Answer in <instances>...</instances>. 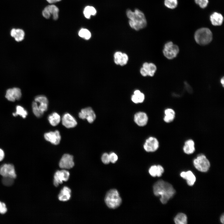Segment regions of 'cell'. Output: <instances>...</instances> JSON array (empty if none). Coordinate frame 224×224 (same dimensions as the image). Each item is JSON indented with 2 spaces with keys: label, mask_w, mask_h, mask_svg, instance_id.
I'll return each instance as SVG.
<instances>
[{
  "label": "cell",
  "mask_w": 224,
  "mask_h": 224,
  "mask_svg": "<svg viewBox=\"0 0 224 224\" xmlns=\"http://www.w3.org/2000/svg\"><path fill=\"white\" fill-rule=\"evenodd\" d=\"M153 192L155 196L161 195L160 201L164 204L166 203L175 193L171 184L161 180H158L154 184Z\"/></svg>",
  "instance_id": "6da1fadb"
},
{
  "label": "cell",
  "mask_w": 224,
  "mask_h": 224,
  "mask_svg": "<svg viewBox=\"0 0 224 224\" xmlns=\"http://www.w3.org/2000/svg\"><path fill=\"white\" fill-rule=\"evenodd\" d=\"M126 15L129 19V25L132 29L138 30L146 26L147 21L145 15L139 9H136L134 11L128 10Z\"/></svg>",
  "instance_id": "7a4b0ae2"
},
{
  "label": "cell",
  "mask_w": 224,
  "mask_h": 224,
  "mask_svg": "<svg viewBox=\"0 0 224 224\" xmlns=\"http://www.w3.org/2000/svg\"><path fill=\"white\" fill-rule=\"evenodd\" d=\"M48 101L47 98L43 95L35 97V101L32 102V108L35 115L37 117H41L44 112L48 109Z\"/></svg>",
  "instance_id": "3957f363"
},
{
  "label": "cell",
  "mask_w": 224,
  "mask_h": 224,
  "mask_svg": "<svg viewBox=\"0 0 224 224\" xmlns=\"http://www.w3.org/2000/svg\"><path fill=\"white\" fill-rule=\"evenodd\" d=\"M105 201L107 207L110 208L115 209L121 204L122 200L119 193L115 189H111L106 193Z\"/></svg>",
  "instance_id": "277c9868"
},
{
  "label": "cell",
  "mask_w": 224,
  "mask_h": 224,
  "mask_svg": "<svg viewBox=\"0 0 224 224\" xmlns=\"http://www.w3.org/2000/svg\"><path fill=\"white\" fill-rule=\"evenodd\" d=\"M194 37L197 43L204 45L208 44L211 41L212 34L209 29L202 28L198 29L195 32Z\"/></svg>",
  "instance_id": "5b68a950"
},
{
  "label": "cell",
  "mask_w": 224,
  "mask_h": 224,
  "mask_svg": "<svg viewBox=\"0 0 224 224\" xmlns=\"http://www.w3.org/2000/svg\"><path fill=\"white\" fill-rule=\"evenodd\" d=\"M195 167L202 172L207 171L210 166V162L206 156L203 154H199L193 161Z\"/></svg>",
  "instance_id": "8992f818"
},
{
  "label": "cell",
  "mask_w": 224,
  "mask_h": 224,
  "mask_svg": "<svg viewBox=\"0 0 224 224\" xmlns=\"http://www.w3.org/2000/svg\"><path fill=\"white\" fill-rule=\"evenodd\" d=\"M179 49L178 46L170 41L166 43L164 45L163 53L164 56L169 59H171L176 57L179 53Z\"/></svg>",
  "instance_id": "52a82bcc"
},
{
  "label": "cell",
  "mask_w": 224,
  "mask_h": 224,
  "mask_svg": "<svg viewBox=\"0 0 224 224\" xmlns=\"http://www.w3.org/2000/svg\"><path fill=\"white\" fill-rule=\"evenodd\" d=\"M69 176L70 173L66 169H63L60 170H57L55 173L54 176V185L57 187L59 184L62 183L63 181H68Z\"/></svg>",
  "instance_id": "ba28073f"
},
{
  "label": "cell",
  "mask_w": 224,
  "mask_h": 224,
  "mask_svg": "<svg viewBox=\"0 0 224 224\" xmlns=\"http://www.w3.org/2000/svg\"><path fill=\"white\" fill-rule=\"evenodd\" d=\"M79 118L86 119L90 123H93L96 118V115L91 107H88L82 109L78 114Z\"/></svg>",
  "instance_id": "9c48e42d"
},
{
  "label": "cell",
  "mask_w": 224,
  "mask_h": 224,
  "mask_svg": "<svg viewBox=\"0 0 224 224\" xmlns=\"http://www.w3.org/2000/svg\"><path fill=\"white\" fill-rule=\"evenodd\" d=\"M159 147V143L156 138L151 137L146 139L143 148L147 152H153L156 151Z\"/></svg>",
  "instance_id": "30bf717a"
},
{
  "label": "cell",
  "mask_w": 224,
  "mask_h": 224,
  "mask_svg": "<svg viewBox=\"0 0 224 224\" xmlns=\"http://www.w3.org/2000/svg\"><path fill=\"white\" fill-rule=\"evenodd\" d=\"M59 165V167L62 169L72 168L74 165L73 156L68 154H64L60 161Z\"/></svg>",
  "instance_id": "8fae6325"
},
{
  "label": "cell",
  "mask_w": 224,
  "mask_h": 224,
  "mask_svg": "<svg viewBox=\"0 0 224 224\" xmlns=\"http://www.w3.org/2000/svg\"><path fill=\"white\" fill-rule=\"evenodd\" d=\"M0 174L3 177L15 179L16 177L14 167L11 164H4L0 167Z\"/></svg>",
  "instance_id": "7c38bea8"
},
{
  "label": "cell",
  "mask_w": 224,
  "mask_h": 224,
  "mask_svg": "<svg viewBox=\"0 0 224 224\" xmlns=\"http://www.w3.org/2000/svg\"><path fill=\"white\" fill-rule=\"evenodd\" d=\"M58 12L59 9L56 6L49 5L44 8L42 11V15L46 19L49 18L51 15H53V19L56 20L58 18Z\"/></svg>",
  "instance_id": "4fadbf2b"
},
{
  "label": "cell",
  "mask_w": 224,
  "mask_h": 224,
  "mask_svg": "<svg viewBox=\"0 0 224 224\" xmlns=\"http://www.w3.org/2000/svg\"><path fill=\"white\" fill-rule=\"evenodd\" d=\"M44 137L46 141L55 145L58 144L61 139L59 132L58 130L46 133H44Z\"/></svg>",
  "instance_id": "5bb4252c"
},
{
  "label": "cell",
  "mask_w": 224,
  "mask_h": 224,
  "mask_svg": "<svg viewBox=\"0 0 224 224\" xmlns=\"http://www.w3.org/2000/svg\"><path fill=\"white\" fill-rule=\"evenodd\" d=\"M21 96V89L17 87H14L7 89L6 92V98L11 101H14L16 100H19Z\"/></svg>",
  "instance_id": "9a60e30c"
},
{
  "label": "cell",
  "mask_w": 224,
  "mask_h": 224,
  "mask_svg": "<svg viewBox=\"0 0 224 224\" xmlns=\"http://www.w3.org/2000/svg\"><path fill=\"white\" fill-rule=\"evenodd\" d=\"M62 122L63 125L67 128H74L77 124L75 118L68 113H66L63 115Z\"/></svg>",
  "instance_id": "2e32d148"
},
{
  "label": "cell",
  "mask_w": 224,
  "mask_h": 224,
  "mask_svg": "<svg viewBox=\"0 0 224 224\" xmlns=\"http://www.w3.org/2000/svg\"><path fill=\"white\" fill-rule=\"evenodd\" d=\"M148 118L144 112H139L135 114L134 116V121L139 126H143L147 124Z\"/></svg>",
  "instance_id": "e0dca14e"
},
{
  "label": "cell",
  "mask_w": 224,
  "mask_h": 224,
  "mask_svg": "<svg viewBox=\"0 0 224 224\" xmlns=\"http://www.w3.org/2000/svg\"><path fill=\"white\" fill-rule=\"evenodd\" d=\"M183 152L186 154L189 155L193 154L195 150V143L194 140L191 139L186 140L183 147Z\"/></svg>",
  "instance_id": "ac0fdd59"
},
{
  "label": "cell",
  "mask_w": 224,
  "mask_h": 224,
  "mask_svg": "<svg viewBox=\"0 0 224 224\" xmlns=\"http://www.w3.org/2000/svg\"><path fill=\"white\" fill-rule=\"evenodd\" d=\"M164 116L163 119L167 123H170L174 120L175 117V112L174 110L170 108L165 109L164 111Z\"/></svg>",
  "instance_id": "d6986e66"
},
{
  "label": "cell",
  "mask_w": 224,
  "mask_h": 224,
  "mask_svg": "<svg viewBox=\"0 0 224 224\" xmlns=\"http://www.w3.org/2000/svg\"><path fill=\"white\" fill-rule=\"evenodd\" d=\"M180 175L182 178L186 180L187 184L189 186L193 185L195 182V176L190 170L182 172L180 173Z\"/></svg>",
  "instance_id": "ffe728a7"
},
{
  "label": "cell",
  "mask_w": 224,
  "mask_h": 224,
  "mask_svg": "<svg viewBox=\"0 0 224 224\" xmlns=\"http://www.w3.org/2000/svg\"><path fill=\"white\" fill-rule=\"evenodd\" d=\"M11 36L13 37L17 42L22 41L24 39L25 33L24 31L20 29L13 28L10 31Z\"/></svg>",
  "instance_id": "44dd1931"
},
{
  "label": "cell",
  "mask_w": 224,
  "mask_h": 224,
  "mask_svg": "<svg viewBox=\"0 0 224 224\" xmlns=\"http://www.w3.org/2000/svg\"><path fill=\"white\" fill-rule=\"evenodd\" d=\"M210 20L212 25L214 26L221 25L223 21V17L220 13L214 12L210 16Z\"/></svg>",
  "instance_id": "7402d4cb"
},
{
  "label": "cell",
  "mask_w": 224,
  "mask_h": 224,
  "mask_svg": "<svg viewBox=\"0 0 224 224\" xmlns=\"http://www.w3.org/2000/svg\"><path fill=\"white\" fill-rule=\"evenodd\" d=\"M71 190L68 187L64 186L61 190L58 195V198L61 201H66L69 200L71 197Z\"/></svg>",
  "instance_id": "603a6c76"
},
{
  "label": "cell",
  "mask_w": 224,
  "mask_h": 224,
  "mask_svg": "<svg viewBox=\"0 0 224 224\" xmlns=\"http://www.w3.org/2000/svg\"><path fill=\"white\" fill-rule=\"evenodd\" d=\"M164 172V169L160 165H153L151 166L149 170L150 174L152 176L160 177Z\"/></svg>",
  "instance_id": "cb8c5ba5"
},
{
  "label": "cell",
  "mask_w": 224,
  "mask_h": 224,
  "mask_svg": "<svg viewBox=\"0 0 224 224\" xmlns=\"http://www.w3.org/2000/svg\"><path fill=\"white\" fill-rule=\"evenodd\" d=\"M48 120L51 125L55 126L60 123L61 118L60 115L58 113L54 112L49 116Z\"/></svg>",
  "instance_id": "d4e9b609"
},
{
  "label": "cell",
  "mask_w": 224,
  "mask_h": 224,
  "mask_svg": "<svg viewBox=\"0 0 224 224\" xmlns=\"http://www.w3.org/2000/svg\"><path fill=\"white\" fill-rule=\"evenodd\" d=\"M187 216L183 213H178L174 218V221L176 224H186L187 223Z\"/></svg>",
  "instance_id": "484cf974"
},
{
  "label": "cell",
  "mask_w": 224,
  "mask_h": 224,
  "mask_svg": "<svg viewBox=\"0 0 224 224\" xmlns=\"http://www.w3.org/2000/svg\"><path fill=\"white\" fill-rule=\"evenodd\" d=\"M96 13V9L93 7L87 6L84 9L83 13L85 16L89 19L91 15H95Z\"/></svg>",
  "instance_id": "4316f807"
},
{
  "label": "cell",
  "mask_w": 224,
  "mask_h": 224,
  "mask_svg": "<svg viewBox=\"0 0 224 224\" xmlns=\"http://www.w3.org/2000/svg\"><path fill=\"white\" fill-rule=\"evenodd\" d=\"M27 114L26 111L23 107L20 105H17L16 107V112L13 113V115L14 116L19 115L23 118H25Z\"/></svg>",
  "instance_id": "83f0119b"
},
{
  "label": "cell",
  "mask_w": 224,
  "mask_h": 224,
  "mask_svg": "<svg viewBox=\"0 0 224 224\" xmlns=\"http://www.w3.org/2000/svg\"><path fill=\"white\" fill-rule=\"evenodd\" d=\"M164 4L167 7L173 9L177 6L178 1L177 0H165Z\"/></svg>",
  "instance_id": "f1b7e54d"
},
{
  "label": "cell",
  "mask_w": 224,
  "mask_h": 224,
  "mask_svg": "<svg viewBox=\"0 0 224 224\" xmlns=\"http://www.w3.org/2000/svg\"><path fill=\"white\" fill-rule=\"evenodd\" d=\"M79 35L86 40L89 39L91 37L90 32L87 29H81L78 33Z\"/></svg>",
  "instance_id": "f546056e"
},
{
  "label": "cell",
  "mask_w": 224,
  "mask_h": 224,
  "mask_svg": "<svg viewBox=\"0 0 224 224\" xmlns=\"http://www.w3.org/2000/svg\"><path fill=\"white\" fill-rule=\"evenodd\" d=\"M156 70V66L152 63H149L148 68L147 71V75L152 77Z\"/></svg>",
  "instance_id": "4dcf8cb0"
},
{
  "label": "cell",
  "mask_w": 224,
  "mask_h": 224,
  "mask_svg": "<svg viewBox=\"0 0 224 224\" xmlns=\"http://www.w3.org/2000/svg\"><path fill=\"white\" fill-rule=\"evenodd\" d=\"M134 95L135 96L138 103H141L144 100L145 96L144 94L141 93L140 91L138 90H135L134 92Z\"/></svg>",
  "instance_id": "1f68e13d"
},
{
  "label": "cell",
  "mask_w": 224,
  "mask_h": 224,
  "mask_svg": "<svg viewBox=\"0 0 224 224\" xmlns=\"http://www.w3.org/2000/svg\"><path fill=\"white\" fill-rule=\"evenodd\" d=\"M122 55L123 53L119 51L116 52L114 53V60L115 63L116 64H119Z\"/></svg>",
  "instance_id": "d6a6232c"
},
{
  "label": "cell",
  "mask_w": 224,
  "mask_h": 224,
  "mask_svg": "<svg viewBox=\"0 0 224 224\" xmlns=\"http://www.w3.org/2000/svg\"><path fill=\"white\" fill-rule=\"evenodd\" d=\"M3 177L2 182L3 184L7 186H10L13 184L14 179L7 177Z\"/></svg>",
  "instance_id": "836d02e7"
},
{
  "label": "cell",
  "mask_w": 224,
  "mask_h": 224,
  "mask_svg": "<svg viewBox=\"0 0 224 224\" xmlns=\"http://www.w3.org/2000/svg\"><path fill=\"white\" fill-rule=\"evenodd\" d=\"M101 160L103 163L105 164H109L110 162L109 154L105 153L102 155Z\"/></svg>",
  "instance_id": "e575fe53"
},
{
  "label": "cell",
  "mask_w": 224,
  "mask_h": 224,
  "mask_svg": "<svg viewBox=\"0 0 224 224\" xmlns=\"http://www.w3.org/2000/svg\"><path fill=\"white\" fill-rule=\"evenodd\" d=\"M128 60V57L127 55L123 53L122 56L119 63V65L121 66H123L126 65Z\"/></svg>",
  "instance_id": "d590c367"
},
{
  "label": "cell",
  "mask_w": 224,
  "mask_h": 224,
  "mask_svg": "<svg viewBox=\"0 0 224 224\" xmlns=\"http://www.w3.org/2000/svg\"><path fill=\"white\" fill-rule=\"evenodd\" d=\"M110 161L112 163H115L118 160L117 155L114 152H111L109 154Z\"/></svg>",
  "instance_id": "8d00e7d4"
},
{
  "label": "cell",
  "mask_w": 224,
  "mask_h": 224,
  "mask_svg": "<svg viewBox=\"0 0 224 224\" xmlns=\"http://www.w3.org/2000/svg\"><path fill=\"white\" fill-rule=\"evenodd\" d=\"M7 211V209L5 203L0 202V213L4 214L6 213Z\"/></svg>",
  "instance_id": "74e56055"
},
{
  "label": "cell",
  "mask_w": 224,
  "mask_h": 224,
  "mask_svg": "<svg viewBox=\"0 0 224 224\" xmlns=\"http://www.w3.org/2000/svg\"><path fill=\"white\" fill-rule=\"evenodd\" d=\"M140 72L141 74L143 76L145 77L147 76V72L143 67H142L140 70Z\"/></svg>",
  "instance_id": "f35d334b"
},
{
  "label": "cell",
  "mask_w": 224,
  "mask_h": 224,
  "mask_svg": "<svg viewBox=\"0 0 224 224\" xmlns=\"http://www.w3.org/2000/svg\"><path fill=\"white\" fill-rule=\"evenodd\" d=\"M4 157V153L3 151L0 149V161H2Z\"/></svg>",
  "instance_id": "ab89813d"
},
{
  "label": "cell",
  "mask_w": 224,
  "mask_h": 224,
  "mask_svg": "<svg viewBox=\"0 0 224 224\" xmlns=\"http://www.w3.org/2000/svg\"><path fill=\"white\" fill-rule=\"evenodd\" d=\"M49 3H55L58 2H59L61 0H46Z\"/></svg>",
  "instance_id": "60d3db41"
},
{
  "label": "cell",
  "mask_w": 224,
  "mask_h": 224,
  "mask_svg": "<svg viewBox=\"0 0 224 224\" xmlns=\"http://www.w3.org/2000/svg\"><path fill=\"white\" fill-rule=\"evenodd\" d=\"M220 222L222 224H224V214H223L220 217Z\"/></svg>",
  "instance_id": "b9f144b4"
},
{
  "label": "cell",
  "mask_w": 224,
  "mask_h": 224,
  "mask_svg": "<svg viewBox=\"0 0 224 224\" xmlns=\"http://www.w3.org/2000/svg\"><path fill=\"white\" fill-rule=\"evenodd\" d=\"M195 2V3L199 5L202 1L203 0H194Z\"/></svg>",
  "instance_id": "7bdbcfd3"
},
{
  "label": "cell",
  "mask_w": 224,
  "mask_h": 224,
  "mask_svg": "<svg viewBox=\"0 0 224 224\" xmlns=\"http://www.w3.org/2000/svg\"><path fill=\"white\" fill-rule=\"evenodd\" d=\"M220 82L222 84V85L223 87H224V77H223L222 78H221L220 81Z\"/></svg>",
  "instance_id": "ee69618b"
}]
</instances>
